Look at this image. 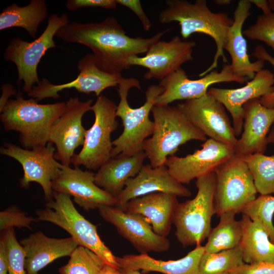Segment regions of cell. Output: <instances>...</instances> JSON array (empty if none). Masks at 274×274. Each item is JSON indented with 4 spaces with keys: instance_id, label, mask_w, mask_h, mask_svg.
Wrapping results in <instances>:
<instances>
[{
    "instance_id": "obj_40",
    "label": "cell",
    "mask_w": 274,
    "mask_h": 274,
    "mask_svg": "<svg viewBox=\"0 0 274 274\" xmlns=\"http://www.w3.org/2000/svg\"><path fill=\"white\" fill-rule=\"evenodd\" d=\"M252 55L257 59L269 62L274 67V56L270 55L262 45H257ZM261 104L268 108H274V90L259 99Z\"/></svg>"
},
{
    "instance_id": "obj_34",
    "label": "cell",
    "mask_w": 274,
    "mask_h": 274,
    "mask_svg": "<svg viewBox=\"0 0 274 274\" xmlns=\"http://www.w3.org/2000/svg\"><path fill=\"white\" fill-rule=\"evenodd\" d=\"M242 214L248 216L251 220L261 224L266 230L270 241L274 244V196L260 195L249 202L243 209Z\"/></svg>"
},
{
    "instance_id": "obj_6",
    "label": "cell",
    "mask_w": 274,
    "mask_h": 274,
    "mask_svg": "<svg viewBox=\"0 0 274 274\" xmlns=\"http://www.w3.org/2000/svg\"><path fill=\"white\" fill-rule=\"evenodd\" d=\"M195 185V196L178 202L173 215L175 235L183 247L201 245L210 234L212 217L215 214L214 173L197 178Z\"/></svg>"
},
{
    "instance_id": "obj_3",
    "label": "cell",
    "mask_w": 274,
    "mask_h": 274,
    "mask_svg": "<svg viewBox=\"0 0 274 274\" xmlns=\"http://www.w3.org/2000/svg\"><path fill=\"white\" fill-rule=\"evenodd\" d=\"M35 99H25L19 92L15 99H9L1 112L0 120L7 131L19 133L23 148L45 146L53 123L64 112L66 102L40 104Z\"/></svg>"
},
{
    "instance_id": "obj_24",
    "label": "cell",
    "mask_w": 274,
    "mask_h": 274,
    "mask_svg": "<svg viewBox=\"0 0 274 274\" xmlns=\"http://www.w3.org/2000/svg\"><path fill=\"white\" fill-rule=\"evenodd\" d=\"M25 255L26 274H39V271L54 260L70 256L79 246L72 237L56 238L46 236L42 231L30 234L20 241Z\"/></svg>"
},
{
    "instance_id": "obj_13",
    "label": "cell",
    "mask_w": 274,
    "mask_h": 274,
    "mask_svg": "<svg viewBox=\"0 0 274 274\" xmlns=\"http://www.w3.org/2000/svg\"><path fill=\"white\" fill-rule=\"evenodd\" d=\"M78 69L79 74L77 78L68 83L53 84L43 78L27 93L28 96L38 101L50 97L56 99L60 97L59 92L74 88L87 94L93 92L98 97L106 89L118 86L123 78L121 75L109 74L99 69L93 54H87L80 59Z\"/></svg>"
},
{
    "instance_id": "obj_26",
    "label": "cell",
    "mask_w": 274,
    "mask_h": 274,
    "mask_svg": "<svg viewBox=\"0 0 274 274\" xmlns=\"http://www.w3.org/2000/svg\"><path fill=\"white\" fill-rule=\"evenodd\" d=\"M204 252V246L198 245L185 257L176 260H157L147 253L116 256V260L121 270L142 269L145 272L164 274H198L199 262Z\"/></svg>"
},
{
    "instance_id": "obj_38",
    "label": "cell",
    "mask_w": 274,
    "mask_h": 274,
    "mask_svg": "<svg viewBox=\"0 0 274 274\" xmlns=\"http://www.w3.org/2000/svg\"><path fill=\"white\" fill-rule=\"evenodd\" d=\"M116 0H68L65 4L66 9L74 11L82 8H102L114 9L117 5Z\"/></svg>"
},
{
    "instance_id": "obj_8",
    "label": "cell",
    "mask_w": 274,
    "mask_h": 274,
    "mask_svg": "<svg viewBox=\"0 0 274 274\" xmlns=\"http://www.w3.org/2000/svg\"><path fill=\"white\" fill-rule=\"evenodd\" d=\"M70 23L68 16L64 13L59 16L51 14L42 34L32 42L24 41L19 37L13 38L6 48L4 58L13 62L18 72L17 83L23 82L22 89L28 93L39 80L37 67L47 51L56 46L53 40L60 28Z\"/></svg>"
},
{
    "instance_id": "obj_30",
    "label": "cell",
    "mask_w": 274,
    "mask_h": 274,
    "mask_svg": "<svg viewBox=\"0 0 274 274\" xmlns=\"http://www.w3.org/2000/svg\"><path fill=\"white\" fill-rule=\"evenodd\" d=\"M236 213L229 211L222 214L218 224L212 228L204 246V252L217 253L239 246L243 234L242 219H235Z\"/></svg>"
},
{
    "instance_id": "obj_32",
    "label": "cell",
    "mask_w": 274,
    "mask_h": 274,
    "mask_svg": "<svg viewBox=\"0 0 274 274\" xmlns=\"http://www.w3.org/2000/svg\"><path fill=\"white\" fill-rule=\"evenodd\" d=\"M243 158L252 175L257 193L274 194V155L258 153Z\"/></svg>"
},
{
    "instance_id": "obj_36",
    "label": "cell",
    "mask_w": 274,
    "mask_h": 274,
    "mask_svg": "<svg viewBox=\"0 0 274 274\" xmlns=\"http://www.w3.org/2000/svg\"><path fill=\"white\" fill-rule=\"evenodd\" d=\"M243 35L251 40L263 42L274 55V12L259 15L255 23L245 29Z\"/></svg>"
},
{
    "instance_id": "obj_19",
    "label": "cell",
    "mask_w": 274,
    "mask_h": 274,
    "mask_svg": "<svg viewBox=\"0 0 274 274\" xmlns=\"http://www.w3.org/2000/svg\"><path fill=\"white\" fill-rule=\"evenodd\" d=\"M93 173L60 163V170L52 181L54 192L72 196L74 202L86 211L101 206H115L116 198L94 183Z\"/></svg>"
},
{
    "instance_id": "obj_21",
    "label": "cell",
    "mask_w": 274,
    "mask_h": 274,
    "mask_svg": "<svg viewBox=\"0 0 274 274\" xmlns=\"http://www.w3.org/2000/svg\"><path fill=\"white\" fill-rule=\"evenodd\" d=\"M243 131L234 148V154L244 158L253 154H264L267 136L274 123V108L263 106L259 99L249 100L243 106Z\"/></svg>"
},
{
    "instance_id": "obj_7",
    "label": "cell",
    "mask_w": 274,
    "mask_h": 274,
    "mask_svg": "<svg viewBox=\"0 0 274 274\" xmlns=\"http://www.w3.org/2000/svg\"><path fill=\"white\" fill-rule=\"evenodd\" d=\"M45 206L46 209L36 211L37 221L49 222L62 228L79 246L91 250L110 265L120 269L116 256L100 239L96 226L79 213L70 195L53 191V200Z\"/></svg>"
},
{
    "instance_id": "obj_42",
    "label": "cell",
    "mask_w": 274,
    "mask_h": 274,
    "mask_svg": "<svg viewBox=\"0 0 274 274\" xmlns=\"http://www.w3.org/2000/svg\"><path fill=\"white\" fill-rule=\"evenodd\" d=\"M1 89L2 91V95L0 100V111L1 112L9 100V97L12 95L17 94L14 88L9 84H3Z\"/></svg>"
},
{
    "instance_id": "obj_28",
    "label": "cell",
    "mask_w": 274,
    "mask_h": 274,
    "mask_svg": "<svg viewBox=\"0 0 274 274\" xmlns=\"http://www.w3.org/2000/svg\"><path fill=\"white\" fill-rule=\"evenodd\" d=\"M243 234L239 248L245 263L274 264V244L268 233L259 222L242 214Z\"/></svg>"
},
{
    "instance_id": "obj_18",
    "label": "cell",
    "mask_w": 274,
    "mask_h": 274,
    "mask_svg": "<svg viewBox=\"0 0 274 274\" xmlns=\"http://www.w3.org/2000/svg\"><path fill=\"white\" fill-rule=\"evenodd\" d=\"M98 210L102 218L112 224L140 254L169 249V240L157 234L142 216L126 213L115 206H104Z\"/></svg>"
},
{
    "instance_id": "obj_11",
    "label": "cell",
    "mask_w": 274,
    "mask_h": 274,
    "mask_svg": "<svg viewBox=\"0 0 274 274\" xmlns=\"http://www.w3.org/2000/svg\"><path fill=\"white\" fill-rule=\"evenodd\" d=\"M53 145L49 142L45 146L26 149L5 143L0 149L1 154L14 158L22 166L23 176L19 180L21 187L27 188L33 182L39 184L46 202L53 199L52 181L60 170V163L54 158L56 149Z\"/></svg>"
},
{
    "instance_id": "obj_31",
    "label": "cell",
    "mask_w": 274,
    "mask_h": 274,
    "mask_svg": "<svg viewBox=\"0 0 274 274\" xmlns=\"http://www.w3.org/2000/svg\"><path fill=\"white\" fill-rule=\"evenodd\" d=\"M59 274H122L91 250L78 246L67 263L58 269Z\"/></svg>"
},
{
    "instance_id": "obj_1",
    "label": "cell",
    "mask_w": 274,
    "mask_h": 274,
    "mask_svg": "<svg viewBox=\"0 0 274 274\" xmlns=\"http://www.w3.org/2000/svg\"><path fill=\"white\" fill-rule=\"evenodd\" d=\"M168 30L150 38H131L114 17L109 16L100 22H70L58 29L55 36L66 43L88 47L99 69L109 74L121 75L124 70L129 68L126 61L129 57L146 53Z\"/></svg>"
},
{
    "instance_id": "obj_25",
    "label": "cell",
    "mask_w": 274,
    "mask_h": 274,
    "mask_svg": "<svg viewBox=\"0 0 274 274\" xmlns=\"http://www.w3.org/2000/svg\"><path fill=\"white\" fill-rule=\"evenodd\" d=\"M177 197L169 193L154 192L132 199L118 208L142 216L157 234L166 237L179 202Z\"/></svg>"
},
{
    "instance_id": "obj_45",
    "label": "cell",
    "mask_w": 274,
    "mask_h": 274,
    "mask_svg": "<svg viewBox=\"0 0 274 274\" xmlns=\"http://www.w3.org/2000/svg\"><path fill=\"white\" fill-rule=\"evenodd\" d=\"M268 144H272L274 145V123L272 125L267 136Z\"/></svg>"
},
{
    "instance_id": "obj_46",
    "label": "cell",
    "mask_w": 274,
    "mask_h": 274,
    "mask_svg": "<svg viewBox=\"0 0 274 274\" xmlns=\"http://www.w3.org/2000/svg\"><path fill=\"white\" fill-rule=\"evenodd\" d=\"M214 2L217 5L221 6H226L231 3V1L230 0H215Z\"/></svg>"
},
{
    "instance_id": "obj_33",
    "label": "cell",
    "mask_w": 274,
    "mask_h": 274,
    "mask_svg": "<svg viewBox=\"0 0 274 274\" xmlns=\"http://www.w3.org/2000/svg\"><path fill=\"white\" fill-rule=\"evenodd\" d=\"M244 263L239 246L217 253L204 252L199 262L198 274H223Z\"/></svg>"
},
{
    "instance_id": "obj_23",
    "label": "cell",
    "mask_w": 274,
    "mask_h": 274,
    "mask_svg": "<svg viewBox=\"0 0 274 274\" xmlns=\"http://www.w3.org/2000/svg\"><path fill=\"white\" fill-rule=\"evenodd\" d=\"M251 3L249 0H240L233 14V22L227 34L224 47L231 59L230 65L237 76L252 80L255 74L263 69L265 61L257 59L251 62L248 53L247 44L244 37L243 24L251 14Z\"/></svg>"
},
{
    "instance_id": "obj_9",
    "label": "cell",
    "mask_w": 274,
    "mask_h": 274,
    "mask_svg": "<svg viewBox=\"0 0 274 274\" xmlns=\"http://www.w3.org/2000/svg\"><path fill=\"white\" fill-rule=\"evenodd\" d=\"M117 105L107 96L97 97L91 107L94 121L87 129L84 143L81 151L71 159L74 167L85 166L89 170L98 169L111 157L113 148L111 133L118 127L116 120Z\"/></svg>"
},
{
    "instance_id": "obj_5",
    "label": "cell",
    "mask_w": 274,
    "mask_h": 274,
    "mask_svg": "<svg viewBox=\"0 0 274 274\" xmlns=\"http://www.w3.org/2000/svg\"><path fill=\"white\" fill-rule=\"evenodd\" d=\"M151 112L154 130L151 137L145 141L143 151L153 167L164 165L167 158L187 142L207 140L177 107L154 105Z\"/></svg>"
},
{
    "instance_id": "obj_35",
    "label": "cell",
    "mask_w": 274,
    "mask_h": 274,
    "mask_svg": "<svg viewBox=\"0 0 274 274\" xmlns=\"http://www.w3.org/2000/svg\"><path fill=\"white\" fill-rule=\"evenodd\" d=\"M0 240L3 242L8 254V274H26L25 253L17 240L14 228H10L2 231Z\"/></svg>"
},
{
    "instance_id": "obj_48",
    "label": "cell",
    "mask_w": 274,
    "mask_h": 274,
    "mask_svg": "<svg viewBox=\"0 0 274 274\" xmlns=\"http://www.w3.org/2000/svg\"><path fill=\"white\" fill-rule=\"evenodd\" d=\"M271 11H274V0H268Z\"/></svg>"
},
{
    "instance_id": "obj_39",
    "label": "cell",
    "mask_w": 274,
    "mask_h": 274,
    "mask_svg": "<svg viewBox=\"0 0 274 274\" xmlns=\"http://www.w3.org/2000/svg\"><path fill=\"white\" fill-rule=\"evenodd\" d=\"M223 274H274V264L244 263Z\"/></svg>"
},
{
    "instance_id": "obj_44",
    "label": "cell",
    "mask_w": 274,
    "mask_h": 274,
    "mask_svg": "<svg viewBox=\"0 0 274 274\" xmlns=\"http://www.w3.org/2000/svg\"><path fill=\"white\" fill-rule=\"evenodd\" d=\"M251 4L255 5L257 8L261 9L263 14H268L271 11L268 1L266 0H249Z\"/></svg>"
},
{
    "instance_id": "obj_15",
    "label": "cell",
    "mask_w": 274,
    "mask_h": 274,
    "mask_svg": "<svg viewBox=\"0 0 274 274\" xmlns=\"http://www.w3.org/2000/svg\"><path fill=\"white\" fill-rule=\"evenodd\" d=\"M196 44L193 41H183L178 36L169 41H159L153 44L143 57L133 55L126 61L129 68L138 65L148 69L144 77L146 80H162L192 59L193 49Z\"/></svg>"
},
{
    "instance_id": "obj_47",
    "label": "cell",
    "mask_w": 274,
    "mask_h": 274,
    "mask_svg": "<svg viewBox=\"0 0 274 274\" xmlns=\"http://www.w3.org/2000/svg\"><path fill=\"white\" fill-rule=\"evenodd\" d=\"M120 270L122 274H141L138 270Z\"/></svg>"
},
{
    "instance_id": "obj_43",
    "label": "cell",
    "mask_w": 274,
    "mask_h": 274,
    "mask_svg": "<svg viewBox=\"0 0 274 274\" xmlns=\"http://www.w3.org/2000/svg\"><path fill=\"white\" fill-rule=\"evenodd\" d=\"M8 269L7 252L3 242L0 240V274H8Z\"/></svg>"
},
{
    "instance_id": "obj_2",
    "label": "cell",
    "mask_w": 274,
    "mask_h": 274,
    "mask_svg": "<svg viewBox=\"0 0 274 274\" xmlns=\"http://www.w3.org/2000/svg\"><path fill=\"white\" fill-rule=\"evenodd\" d=\"M167 7L159 15L160 23L177 22L180 26V33L183 39L194 33H201L211 37L216 46V51L212 64L199 77H203L217 67L220 57L226 63L224 47L228 30L233 19L227 13H214L209 8L206 0H196L191 3L186 0H167Z\"/></svg>"
},
{
    "instance_id": "obj_12",
    "label": "cell",
    "mask_w": 274,
    "mask_h": 274,
    "mask_svg": "<svg viewBox=\"0 0 274 274\" xmlns=\"http://www.w3.org/2000/svg\"><path fill=\"white\" fill-rule=\"evenodd\" d=\"M176 107L206 136L234 148L237 141L223 105L208 92Z\"/></svg>"
},
{
    "instance_id": "obj_20",
    "label": "cell",
    "mask_w": 274,
    "mask_h": 274,
    "mask_svg": "<svg viewBox=\"0 0 274 274\" xmlns=\"http://www.w3.org/2000/svg\"><path fill=\"white\" fill-rule=\"evenodd\" d=\"M274 74L267 69L258 72L242 87L235 89L211 87L208 92L221 102L231 115L236 137L241 134L244 124L243 106L253 99H260L274 90Z\"/></svg>"
},
{
    "instance_id": "obj_29",
    "label": "cell",
    "mask_w": 274,
    "mask_h": 274,
    "mask_svg": "<svg viewBox=\"0 0 274 274\" xmlns=\"http://www.w3.org/2000/svg\"><path fill=\"white\" fill-rule=\"evenodd\" d=\"M48 15L44 0H31L28 5L22 7L13 3L5 8L0 14V30L21 27L35 39L40 24Z\"/></svg>"
},
{
    "instance_id": "obj_14",
    "label": "cell",
    "mask_w": 274,
    "mask_h": 274,
    "mask_svg": "<svg viewBox=\"0 0 274 274\" xmlns=\"http://www.w3.org/2000/svg\"><path fill=\"white\" fill-rule=\"evenodd\" d=\"M92 102V99L83 101L70 97L64 112L51 127L49 142L55 145L54 158L63 165L70 166L75 150L84 143L87 129L82 120L86 112L91 111Z\"/></svg>"
},
{
    "instance_id": "obj_22",
    "label": "cell",
    "mask_w": 274,
    "mask_h": 274,
    "mask_svg": "<svg viewBox=\"0 0 274 274\" xmlns=\"http://www.w3.org/2000/svg\"><path fill=\"white\" fill-rule=\"evenodd\" d=\"M154 192L184 197L191 195L189 189L175 179L165 164L156 167L150 164H143L139 173L127 181L122 191L116 197L115 207L119 208L132 199Z\"/></svg>"
},
{
    "instance_id": "obj_16",
    "label": "cell",
    "mask_w": 274,
    "mask_h": 274,
    "mask_svg": "<svg viewBox=\"0 0 274 274\" xmlns=\"http://www.w3.org/2000/svg\"><path fill=\"white\" fill-rule=\"evenodd\" d=\"M248 80L236 76L229 64H225L220 72L214 70L196 80L189 79L181 67L160 80L158 85L164 90L157 97L155 105L166 106L176 100L198 98L205 95L213 84L230 82L242 84Z\"/></svg>"
},
{
    "instance_id": "obj_37",
    "label": "cell",
    "mask_w": 274,
    "mask_h": 274,
    "mask_svg": "<svg viewBox=\"0 0 274 274\" xmlns=\"http://www.w3.org/2000/svg\"><path fill=\"white\" fill-rule=\"evenodd\" d=\"M34 221H37L36 218L27 216L15 206H10L0 213L1 232L14 227L31 229L30 225Z\"/></svg>"
},
{
    "instance_id": "obj_4",
    "label": "cell",
    "mask_w": 274,
    "mask_h": 274,
    "mask_svg": "<svg viewBox=\"0 0 274 274\" xmlns=\"http://www.w3.org/2000/svg\"><path fill=\"white\" fill-rule=\"evenodd\" d=\"M132 87L141 89L140 82L134 78H123L118 85L120 100L116 116L122 120L123 130L112 141V157L119 155L130 156L143 151L145 141L153 133L154 124L149 114L164 89L159 85H150L145 93L146 101L140 107L133 108L127 101L129 91Z\"/></svg>"
},
{
    "instance_id": "obj_17",
    "label": "cell",
    "mask_w": 274,
    "mask_h": 274,
    "mask_svg": "<svg viewBox=\"0 0 274 274\" xmlns=\"http://www.w3.org/2000/svg\"><path fill=\"white\" fill-rule=\"evenodd\" d=\"M234 155V148L211 139L201 148L184 157L175 155L167 158L165 165L172 176L182 184L212 173Z\"/></svg>"
},
{
    "instance_id": "obj_10",
    "label": "cell",
    "mask_w": 274,
    "mask_h": 274,
    "mask_svg": "<svg viewBox=\"0 0 274 274\" xmlns=\"http://www.w3.org/2000/svg\"><path fill=\"white\" fill-rule=\"evenodd\" d=\"M214 174V203L218 216L229 211L242 213L256 198L253 178L243 158L234 154L219 165Z\"/></svg>"
},
{
    "instance_id": "obj_27",
    "label": "cell",
    "mask_w": 274,
    "mask_h": 274,
    "mask_svg": "<svg viewBox=\"0 0 274 274\" xmlns=\"http://www.w3.org/2000/svg\"><path fill=\"white\" fill-rule=\"evenodd\" d=\"M146 158L143 151L130 156L119 155L112 157L95 174L94 183L116 198L122 191L127 181L139 173Z\"/></svg>"
},
{
    "instance_id": "obj_41",
    "label": "cell",
    "mask_w": 274,
    "mask_h": 274,
    "mask_svg": "<svg viewBox=\"0 0 274 274\" xmlns=\"http://www.w3.org/2000/svg\"><path fill=\"white\" fill-rule=\"evenodd\" d=\"M116 2L118 4L130 9L136 15L145 30L149 31L150 29L151 22L145 13L139 0H116Z\"/></svg>"
}]
</instances>
